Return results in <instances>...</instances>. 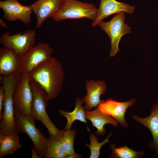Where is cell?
<instances>
[{"mask_svg":"<svg viewBox=\"0 0 158 158\" xmlns=\"http://www.w3.org/2000/svg\"><path fill=\"white\" fill-rule=\"evenodd\" d=\"M33 95L30 114L35 120L41 122L47 128L50 138L59 140L64 130L58 129L49 118L46 111L49 101L44 90L37 82L30 79Z\"/></svg>","mask_w":158,"mask_h":158,"instance_id":"obj_3","label":"cell"},{"mask_svg":"<svg viewBox=\"0 0 158 158\" xmlns=\"http://www.w3.org/2000/svg\"><path fill=\"white\" fill-rule=\"evenodd\" d=\"M86 119L90 121L93 127L97 130L96 132L97 135L102 136L106 132L104 126L110 124L116 127L118 122L113 118L102 112L98 108L93 111H85Z\"/></svg>","mask_w":158,"mask_h":158,"instance_id":"obj_17","label":"cell"},{"mask_svg":"<svg viewBox=\"0 0 158 158\" xmlns=\"http://www.w3.org/2000/svg\"><path fill=\"white\" fill-rule=\"evenodd\" d=\"M81 157V155L80 154H77L75 152L67 156L66 158H80Z\"/></svg>","mask_w":158,"mask_h":158,"instance_id":"obj_26","label":"cell"},{"mask_svg":"<svg viewBox=\"0 0 158 158\" xmlns=\"http://www.w3.org/2000/svg\"><path fill=\"white\" fill-rule=\"evenodd\" d=\"M112 150L111 157L118 158H139L142 157L144 152L143 151H136L126 145L115 147L114 145H110Z\"/></svg>","mask_w":158,"mask_h":158,"instance_id":"obj_21","label":"cell"},{"mask_svg":"<svg viewBox=\"0 0 158 158\" xmlns=\"http://www.w3.org/2000/svg\"><path fill=\"white\" fill-rule=\"evenodd\" d=\"M21 74L20 73L6 76H0V83L5 92L4 111L0 123V135H9L18 133L14 116L15 109L13 96Z\"/></svg>","mask_w":158,"mask_h":158,"instance_id":"obj_2","label":"cell"},{"mask_svg":"<svg viewBox=\"0 0 158 158\" xmlns=\"http://www.w3.org/2000/svg\"><path fill=\"white\" fill-rule=\"evenodd\" d=\"M45 158H65L67 157L60 141L51 138H47Z\"/></svg>","mask_w":158,"mask_h":158,"instance_id":"obj_20","label":"cell"},{"mask_svg":"<svg viewBox=\"0 0 158 158\" xmlns=\"http://www.w3.org/2000/svg\"><path fill=\"white\" fill-rule=\"evenodd\" d=\"M53 51L48 44L40 42L21 58V74L29 75L42 63L51 57Z\"/></svg>","mask_w":158,"mask_h":158,"instance_id":"obj_8","label":"cell"},{"mask_svg":"<svg viewBox=\"0 0 158 158\" xmlns=\"http://www.w3.org/2000/svg\"><path fill=\"white\" fill-rule=\"evenodd\" d=\"M98 9L92 3L78 0H65L63 5L51 18L56 21L83 18L93 20L97 16Z\"/></svg>","mask_w":158,"mask_h":158,"instance_id":"obj_4","label":"cell"},{"mask_svg":"<svg viewBox=\"0 0 158 158\" xmlns=\"http://www.w3.org/2000/svg\"><path fill=\"white\" fill-rule=\"evenodd\" d=\"M135 8L134 6L116 0H100L97 14L92 23V27L96 26L103 19L113 14L120 13H133Z\"/></svg>","mask_w":158,"mask_h":158,"instance_id":"obj_12","label":"cell"},{"mask_svg":"<svg viewBox=\"0 0 158 158\" xmlns=\"http://www.w3.org/2000/svg\"><path fill=\"white\" fill-rule=\"evenodd\" d=\"M83 103L82 99L77 98L76 100L75 106L74 110L71 112H68L59 109L60 114L67 119V123L65 127V130L71 129L72 125L75 120H79L87 124L85 116V111L82 107Z\"/></svg>","mask_w":158,"mask_h":158,"instance_id":"obj_19","label":"cell"},{"mask_svg":"<svg viewBox=\"0 0 158 158\" xmlns=\"http://www.w3.org/2000/svg\"><path fill=\"white\" fill-rule=\"evenodd\" d=\"M36 35L35 30L28 29L13 35L8 32L1 36L0 43L4 48L21 58L35 46Z\"/></svg>","mask_w":158,"mask_h":158,"instance_id":"obj_6","label":"cell"},{"mask_svg":"<svg viewBox=\"0 0 158 158\" xmlns=\"http://www.w3.org/2000/svg\"><path fill=\"white\" fill-rule=\"evenodd\" d=\"M76 135V130L74 129L64 130L59 140L62 143L64 151L67 156L75 152L73 143Z\"/></svg>","mask_w":158,"mask_h":158,"instance_id":"obj_22","label":"cell"},{"mask_svg":"<svg viewBox=\"0 0 158 158\" xmlns=\"http://www.w3.org/2000/svg\"><path fill=\"white\" fill-rule=\"evenodd\" d=\"M124 13L116 14L109 21L103 20L98 25L108 35L111 43L110 56H115L119 51V44L122 37L131 32V28L124 22Z\"/></svg>","mask_w":158,"mask_h":158,"instance_id":"obj_7","label":"cell"},{"mask_svg":"<svg viewBox=\"0 0 158 158\" xmlns=\"http://www.w3.org/2000/svg\"><path fill=\"white\" fill-rule=\"evenodd\" d=\"M5 98V92L4 88L1 85L0 87V120H1L2 117V111Z\"/></svg>","mask_w":158,"mask_h":158,"instance_id":"obj_24","label":"cell"},{"mask_svg":"<svg viewBox=\"0 0 158 158\" xmlns=\"http://www.w3.org/2000/svg\"><path fill=\"white\" fill-rule=\"evenodd\" d=\"M0 25L2 28H6L7 27L6 23L1 19H0Z\"/></svg>","mask_w":158,"mask_h":158,"instance_id":"obj_27","label":"cell"},{"mask_svg":"<svg viewBox=\"0 0 158 158\" xmlns=\"http://www.w3.org/2000/svg\"><path fill=\"white\" fill-rule=\"evenodd\" d=\"M135 102V98L123 102L109 98L105 101L102 100L97 107L102 112L116 120L122 127L126 128L128 125L125 120V113L127 109L132 107Z\"/></svg>","mask_w":158,"mask_h":158,"instance_id":"obj_11","label":"cell"},{"mask_svg":"<svg viewBox=\"0 0 158 158\" xmlns=\"http://www.w3.org/2000/svg\"><path fill=\"white\" fill-rule=\"evenodd\" d=\"M21 58L4 47L0 48V75L6 76L20 73Z\"/></svg>","mask_w":158,"mask_h":158,"instance_id":"obj_16","label":"cell"},{"mask_svg":"<svg viewBox=\"0 0 158 158\" xmlns=\"http://www.w3.org/2000/svg\"><path fill=\"white\" fill-rule=\"evenodd\" d=\"M132 118L150 131L153 139L149 143V148L157 154H158V102L151 107L148 116L141 118L137 115H133Z\"/></svg>","mask_w":158,"mask_h":158,"instance_id":"obj_15","label":"cell"},{"mask_svg":"<svg viewBox=\"0 0 158 158\" xmlns=\"http://www.w3.org/2000/svg\"><path fill=\"white\" fill-rule=\"evenodd\" d=\"M65 0H37L31 5L36 16V28H39L47 18H51Z\"/></svg>","mask_w":158,"mask_h":158,"instance_id":"obj_14","label":"cell"},{"mask_svg":"<svg viewBox=\"0 0 158 158\" xmlns=\"http://www.w3.org/2000/svg\"><path fill=\"white\" fill-rule=\"evenodd\" d=\"M31 151L32 152V158H42L43 157L34 148H32Z\"/></svg>","mask_w":158,"mask_h":158,"instance_id":"obj_25","label":"cell"},{"mask_svg":"<svg viewBox=\"0 0 158 158\" xmlns=\"http://www.w3.org/2000/svg\"><path fill=\"white\" fill-rule=\"evenodd\" d=\"M15 118L18 132L26 134L32 141L33 148L42 157H44L47 138L37 128L35 120L30 114L24 115L15 109Z\"/></svg>","mask_w":158,"mask_h":158,"instance_id":"obj_5","label":"cell"},{"mask_svg":"<svg viewBox=\"0 0 158 158\" xmlns=\"http://www.w3.org/2000/svg\"><path fill=\"white\" fill-rule=\"evenodd\" d=\"M29 76L44 90L50 100L56 98L60 93L65 73L61 63L51 57L40 64Z\"/></svg>","mask_w":158,"mask_h":158,"instance_id":"obj_1","label":"cell"},{"mask_svg":"<svg viewBox=\"0 0 158 158\" xmlns=\"http://www.w3.org/2000/svg\"><path fill=\"white\" fill-rule=\"evenodd\" d=\"M112 134V133H110L104 140L101 142H98L97 138L94 133L90 134V144H87L86 145L91 152L90 158L99 157L100 155L101 148L105 144L110 142L109 139Z\"/></svg>","mask_w":158,"mask_h":158,"instance_id":"obj_23","label":"cell"},{"mask_svg":"<svg viewBox=\"0 0 158 158\" xmlns=\"http://www.w3.org/2000/svg\"><path fill=\"white\" fill-rule=\"evenodd\" d=\"M85 86L87 94L82 99L85 104L83 107L85 110L91 111L97 107L102 101L100 97L106 92L107 86L104 80H86Z\"/></svg>","mask_w":158,"mask_h":158,"instance_id":"obj_13","label":"cell"},{"mask_svg":"<svg viewBox=\"0 0 158 158\" xmlns=\"http://www.w3.org/2000/svg\"><path fill=\"white\" fill-rule=\"evenodd\" d=\"M18 133L9 135H0V158L13 154L22 147Z\"/></svg>","mask_w":158,"mask_h":158,"instance_id":"obj_18","label":"cell"},{"mask_svg":"<svg viewBox=\"0 0 158 158\" xmlns=\"http://www.w3.org/2000/svg\"><path fill=\"white\" fill-rule=\"evenodd\" d=\"M0 8L4 13V19L11 21L17 20L27 25L30 22V16L33 12L31 5L25 6L17 0H5L0 1Z\"/></svg>","mask_w":158,"mask_h":158,"instance_id":"obj_10","label":"cell"},{"mask_svg":"<svg viewBox=\"0 0 158 158\" xmlns=\"http://www.w3.org/2000/svg\"><path fill=\"white\" fill-rule=\"evenodd\" d=\"M13 99L15 109L24 115L30 114L33 95L29 75L21 74Z\"/></svg>","mask_w":158,"mask_h":158,"instance_id":"obj_9","label":"cell"}]
</instances>
